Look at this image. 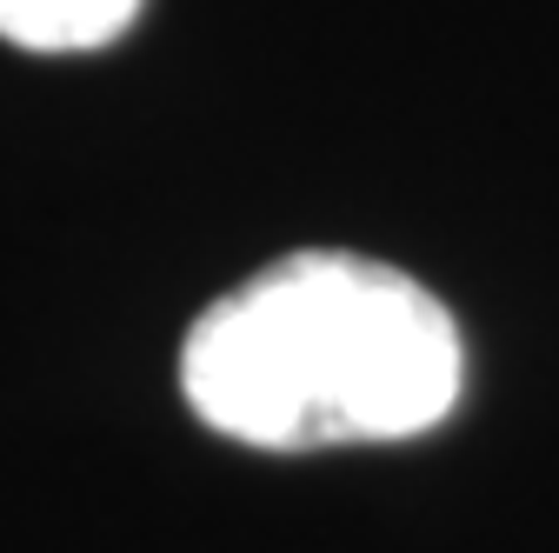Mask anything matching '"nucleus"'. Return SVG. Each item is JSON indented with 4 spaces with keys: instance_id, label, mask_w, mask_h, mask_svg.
I'll return each mask as SVG.
<instances>
[{
    "instance_id": "obj_2",
    "label": "nucleus",
    "mask_w": 559,
    "mask_h": 553,
    "mask_svg": "<svg viewBox=\"0 0 559 553\" xmlns=\"http://www.w3.org/2000/svg\"><path fill=\"white\" fill-rule=\"evenodd\" d=\"M140 0H0V40L34 47V54H87L107 47Z\"/></svg>"
},
{
    "instance_id": "obj_1",
    "label": "nucleus",
    "mask_w": 559,
    "mask_h": 553,
    "mask_svg": "<svg viewBox=\"0 0 559 553\" xmlns=\"http://www.w3.org/2000/svg\"><path fill=\"white\" fill-rule=\"evenodd\" d=\"M453 314L400 267L287 254L221 294L180 348V393L240 447L413 440L460 407Z\"/></svg>"
}]
</instances>
